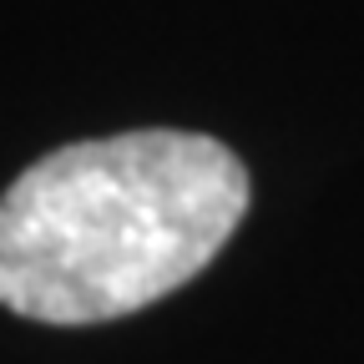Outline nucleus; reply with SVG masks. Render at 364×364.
<instances>
[{
    "label": "nucleus",
    "instance_id": "nucleus-1",
    "mask_svg": "<svg viewBox=\"0 0 364 364\" xmlns=\"http://www.w3.org/2000/svg\"><path fill=\"white\" fill-rule=\"evenodd\" d=\"M248 172L198 132H127L26 167L0 198V304L36 324H107L223 253Z\"/></svg>",
    "mask_w": 364,
    "mask_h": 364
}]
</instances>
